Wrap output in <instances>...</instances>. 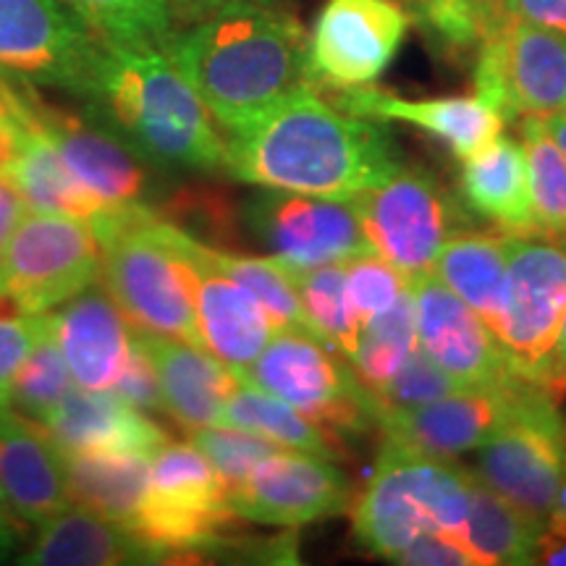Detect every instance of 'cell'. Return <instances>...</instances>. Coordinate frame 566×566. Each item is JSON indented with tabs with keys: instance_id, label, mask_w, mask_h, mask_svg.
<instances>
[{
	"instance_id": "obj_1",
	"label": "cell",
	"mask_w": 566,
	"mask_h": 566,
	"mask_svg": "<svg viewBox=\"0 0 566 566\" xmlns=\"http://www.w3.org/2000/svg\"><path fill=\"white\" fill-rule=\"evenodd\" d=\"M226 134V174L263 189L359 197L401 166L384 124L352 116L315 87Z\"/></svg>"
},
{
	"instance_id": "obj_2",
	"label": "cell",
	"mask_w": 566,
	"mask_h": 566,
	"mask_svg": "<svg viewBox=\"0 0 566 566\" xmlns=\"http://www.w3.org/2000/svg\"><path fill=\"white\" fill-rule=\"evenodd\" d=\"M166 53L223 132L315 87L310 38L300 19L275 0H231L176 32Z\"/></svg>"
},
{
	"instance_id": "obj_3",
	"label": "cell",
	"mask_w": 566,
	"mask_h": 566,
	"mask_svg": "<svg viewBox=\"0 0 566 566\" xmlns=\"http://www.w3.org/2000/svg\"><path fill=\"white\" fill-rule=\"evenodd\" d=\"M84 103L153 166L205 174L229 166L226 132L166 51L105 42Z\"/></svg>"
},
{
	"instance_id": "obj_4",
	"label": "cell",
	"mask_w": 566,
	"mask_h": 566,
	"mask_svg": "<svg viewBox=\"0 0 566 566\" xmlns=\"http://www.w3.org/2000/svg\"><path fill=\"white\" fill-rule=\"evenodd\" d=\"M90 229L101 244L103 286L134 328L202 346L176 226L150 205H126L111 208Z\"/></svg>"
},
{
	"instance_id": "obj_5",
	"label": "cell",
	"mask_w": 566,
	"mask_h": 566,
	"mask_svg": "<svg viewBox=\"0 0 566 566\" xmlns=\"http://www.w3.org/2000/svg\"><path fill=\"white\" fill-rule=\"evenodd\" d=\"M470 483L472 472L449 459L384 438L375 472L354 501V537L386 562H394L399 551L424 533L464 537Z\"/></svg>"
},
{
	"instance_id": "obj_6",
	"label": "cell",
	"mask_w": 566,
	"mask_h": 566,
	"mask_svg": "<svg viewBox=\"0 0 566 566\" xmlns=\"http://www.w3.org/2000/svg\"><path fill=\"white\" fill-rule=\"evenodd\" d=\"M229 488L197 446L166 441L150 459V491L134 535L158 564L229 554L237 520Z\"/></svg>"
},
{
	"instance_id": "obj_7",
	"label": "cell",
	"mask_w": 566,
	"mask_h": 566,
	"mask_svg": "<svg viewBox=\"0 0 566 566\" xmlns=\"http://www.w3.org/2000/svg\"><path fill=\"white\" fill-rule=\"evenodd\" d=\"M244 384L289 401L328 433H367L378 428V399L357 378L336 346L304 331H275Z\"/></svg>"
},
{
	"instance_id": "obj_8",
	"label": "cell",
	"mask_w": 566,
	"mask_h": 566,
	"mask_svg": "<svg viewBox=\"0 0 566 566\" xmlns=\"http://www.w3.org/2000/svg\"><path fill=\"white\" fill-rule=\"evenodd\" d=\"M564 315L566 244L541 233L509 237V302L499 342L516 375L551 391Z\"/></svg>"
},
{
	"instance_id": "obj_9",
	"label": "cell",
	"mask_w": 566,
	"mask_h": 566,
	"mask_svg": "<svg viewBox=\"0 0 566 566\" xmlns=\"http://www.w3.org/2000/svg\"><path fill=\"white\" fill-rule=\"evenodd\" d=\"M105 51L61 0H0V80L87 95Z\"/></svg>"
},
{
	"instance_id": "obj_10",
	"label": "cell",
	"mask_w": 566,
	"mask_h": 566,
	"mask_svg": "<svg viewBox=\"0 0 566 566\" xmlns=\"http://www.w3.org/2000/svg\"><path fill=\"white\" fill-rule=\"evenodd\" d=\"M101 279V244L90 223L27 212L0 254V294L27 313H53Z\"/></svg>"
},
{
	"instance_id": "obj_11",
	"label": "cell",
	"mask_w": 566,
	"mask_h": 566,
	"mask_svg": "<svg viewBox=\"0 0 566 566\" xmlns=\"http://www.w3.org/2000/svg\"><path fill=\"white\" fill-rule=\"evenodd\" d=\"M21 118L45 134L66 168L92 197L111 208L147 205L153 189L150 160L95 113L48 103L38 87L17 84Z\"/></svg>"
},
{
	"instance_id": "obj_12",
	"label": "cell",
	"mask_w": 566,
	"mask_h": 566,
	"mask_svg": "<svg viewBox=\"0 0 566 566\" xmlns=\"http://www.w3.org/2000/svg\"><path fill=\"white\" fill-rule=\"evenodd\" d=\"M244 221L254 242L294 271L349 263L373 252L357 197L265 189L250 197Z\"/></svg>"
},
{
	"instance_id": "obj_13",
	"label": "cell",
	"mask_w": 566,
	"mask_h": 566,
	"mask_svg": "<svg viewBox=\"0 0 566 566\" xmlns=\"http://www.w3.org/2000/svg\"><path fill=\"white\" fill-rule=\"evenodd\" d=\"M373 252L407 279L436 271L441 250L457 233L454 200L422 168L399 166L357 197Z\"/></svg>"
},
{
	"instance_id": "obj_14",
	"label": "cell",
	"mask_w": 566,
	"mask_h": 566,
	"mask_svg": "<svg viewBox=\"0 0 566 566\" xmlns=\"http://www.w3.org/2000/svg\"><path fill=\"white\" fill-rule=\"evenodd\" d=\"M543 394H551V388L512 375L501 384L462 388L422 407L380 409L378 428L396 443L451 459L491 441Z\"/></svg>"
},
{
	"instance_id": "obj_15",
	"label": "cell",
	"mask_w": 566,
	"mask_h": 566,
	"mask_svg": "<svg viewBox=\"0 0 566 566\" xmlns=\"http://www.w3.org/2000/svg\"><path fill=\"white\" fill-rule=\"evenodd\" d=\"M475 90L504 122L566 111V34L509 17L480 45Z\"/></svg>"
},
{
	"instance_id": "obj_16",
	"label": "cell",
	"mask_w": 566,
	"mask_h": 566,
	"mask_svg": "<svg viewBox=\"0 0 566 566\" xmlns=\"http://www.w3.org/2000/svg\"><path fill=\"white\" fill-rule=\"evenodd\" d=\"M412 17L396 0H328L310 34L315 90L373 84L396 59Z\"/></svg>"
},
{
	"instance_id": "obj_17",
	"label": "cell",
	"mask_w": 566,
	"mask_h": 566,
	"mask_svg": "<svg viewBox=\"0 0 566 566\" xmlns=\"http://www.w3.org/2000/svg\"><path fill=\"white\" fill-rule=\"evenodd\" d=\"M566 422L543 394L527 412L478 449L472 475L546 527L564 475Z\"/></svg>"
},
{
	"instance_id": "obj_18",
	"label": "cell",
	"mask_w": 566,
	"mask_h": 566,
	"mask_svg": "<svg viewBox=\"0 0 566 566\" xmlns=\"http://www.w3.org/2000/svg\"><path fill=\"white\" fill-rule=\"evenodd\" d=\"M229 499L242 520L296 530L346 512L352 488L334 459L279 449L254 467Z\"/></svg>"
},
{
	"instance_id": "obj_19",
	"label": "cell",
	"mask_w": 566,
	"mask_h": 566,
	"mask_svg": "<svg viewBox=\"0 0 566 566\" xmlns=\"http://www.w3.org/2000/svg\"><path fill=\"white\" fill-rule=\"evenodd\" d=\"M176 242L192 275L200 342L223 365L242 375L271 342L275 328L263 304L212 258V247L176 226Z\"/></svg>"
},
{
	"instance_id": "obj_20",
	"label": "cell",
	"mask_w": 566,
	"mask_h": 566,
	"mask_svg": "<svg viewBox=\"0 0 566 566\" xmlns=\"http://www.w3.org/2000/svg\"><path fill=\"white\" fill-rule=\"evenodd\" d=\"M412 281L417 346L464 388L493 386L516 375L488 323L433 273Z\"/></svg>"
},
{
	"instance_id": "obj_21",
	"label": "cell",
	"mask_w": 566,
	"mask_h": 566,
	"mask_svg": "<svg viewBox=\"0 0 566 566\" xmlns=\"http://www.w3.org/2000/svg\"><path fill=\"white\" fill-rule=\"evenodd\" d=\"M55 342L76 386L111 391L134 349L137 328L108 289L92 283L51 313Z\"/></svg>"
},
{
	"instance_id": "obj_22",
	"label": "cell",
	"mask_w": 566,
	"mask_h": 566,
	"mask_svg": "<svg viewBox=\"0 0 566 566\" xmlns=\"http://www.w3.org/2000/svg\"><path fill=\"white\" fill-rule=\"evenodd\" d=\"M0 491L19 520L42 525L71 506L66 462L59 446L30 417L0 405Z\"/></svg>"
},
{
	"instance_id": "obj_23",
	"label": "cell",
	"mask_w": 566,
	"mask_h": 566,
	"mask_svg": "<svg viewBox=\"0 0 566 566\" xmlns=\"http://www.w3.org/2000/svg\"><path fill=\"white\" fill-rule=\"evenodd\" d=\"M331 103L352 116L373 122H405L443 139L459 160L470 158L504 132V116L483 97H433V101H407L370 84L352 90H334Z\"/></svg>"
},
{
	"instance_id": "obj_24",
	"label": "cell",
	"mask_w": 566,
	"mask_h": 566,
	"mask_svg": "<svg viewBox=\"0 0 566 566\" xmlns=\"http://www.w3.org/2000/svg\"><path fill=\"white\" fill-rule=\"evenodd\" d=\"M61 454H147L171 441L147 412L113 391L74 386L42 424Z\"/></svg>"
},
{
	"instance_id": "obj_25",
	"label": "cell",
	"mask_w": 566,
	"mask_h": 566,
	"mask_svg": "<svg viewBox=\"0 0 566 566\" xmlns=\"http://www.w3.org/2000/svg\"><path fill=\"white\" fill-rule=\"evenodd\" d=\"M137 336L158 375L163 412L189 433L221 424L226 401L239 386L237 373L200 344L147 331Z\"/></svg>"
},
{
	"instance_id": "obj_26",
	"label": "cell",
	"mask_w": 566,
	"mask_h": 566,
	"mask_svg": "<svg viewBox=\"0 0 566 566\" xmlns=\"http://www.w3.org/2000/svg\"><path fill=\"white\" fill-rule=\"evenodd\" d=\"M459 192L467 208L499 226L509 237L537 233L527 155L520 142L499 137L464 158L459 171Z\"/></svg>"
},
{
	"instance_id": "obj_27",
	"label": "cell",
	"mask_w": 566,
	"mask_h": 566,
	"mask_svg": "<svg viewBox=\"0 0 566 566\" xmlns=\"http://www.w3.org/2000/svg\"><path fill=\"white\" fill-rule=\"evenodd\" d=\"M27 566H118L158 564V558L137 535L103 520L90 509H63L42 522L38 537L19 558Z\"/></svg>"
},
{
	"instance_id": "obj_28",
	"label": "cell",
	"mask_w": 566,
	"mask_h": 566,
	"mask_svg": "<svg viewBox=\"0 0 566 566\" xmlns=\"http://www.w3.org/2000/svg\"><path fill=\"white\" fill-rule=\"evenodd\" d=\"M436 275L499 338L509 302V233H454L438 254Z\"/></svg>"
},
{
	"instance_id": "obj_29",
	"label": "cell",
	"mask_w": 566,
	"mask_h": 566,
	"mask_svg": "<svg viewBox=\"0 0 566 566\" xmlns=\"http://www.w3.org/2000/svg\"><path fill=\"white\" fill-rule=\"evenodd\" d=\"M150 459L147 454H63L71 504L134 533L150 491Z\"/></svg>"
},
{
	"instance_id": "obj_30",
	"label": "cell",
	"mask_w": 566,
	"mask_h": 566,
	"mask_svg": "<svg viewBox=\"0 0 566 566\" xmlns=\"http://www.w3.org/2000/svg\"><path fill=\"white\" fill-rule=\"evenodd\" d=\"M24 124L27 137L17 163H13L9 181L17 187L27 210L55 212V216L76 218V221L95 226L111 210V205H103L97 197H92L71 176L66 163L61 160V155L51 145V139L38 126H32L27 118Z\"/></svg>"
},
{
	"instance_id": "obj_31",
	"label": "cell",
	"mask_w": 566,
	"mask_h": 566,
	"mask_svg": "<svg viewBox=\"0 0 566 566\" xmlns=\"http://www.w3.org/2000/svg\"><path fill=\"white\" fill-rule=\"evenodd\" d=\"M543 530L541 522L472 475L464 541L480 564H537Z\"/></svg>"
},
{
	"instance_id": "obj_32",
	"label": "cell",
	"mask_w": 566,
	"mask_h": 566,
	"mask_svg": "<svg viewBox=\"0 0 566 566\" xmlns=\"http://www.w3.org/2000/svg\"><path fill=\"white\" fill-rule=\"evenodd\" d=\"M221 424L250 430V433L263 436L283 449L325 459L336 457V443L328 438V430L304 417L289 401L263 391V388L244 384V380H239V386L226 401Z\"/></svg>"
},
{
	"instance_id": "obj_33",
	"label": "cell",
	"mask_w": 566,
	"mask_h": 566,
	"mask_svg": "<svg viewBox=\"0 0 566 566\" xmlns=\"http://www.w3.org/2000/svg\"><path fill=\"white\" fill-rule=\"evenodd\" d=\"M407 11L430 45L454 59L478 55L480 45L509 19L501 0H417Z\"/></svg>"
},
{
	"instance_id": "obj_34",
	"label": "cell",
	"mask_w": 566,
	"mask_h": 566,
	"mask_svg": "<svg viewBox=\"0 0 566 566\" xmlns=\"http://www.w3.org/2000/svg\"><path fill=\"white\" fill-rule=\"evenodd\" d=\"M97 38L118 48L166 51L176 27L166 0H61Z\"/></svg>"
},
{
	"instance_id": "obj_35",
	"label": "cell",
	"mask_w": 566,
	"mask_h": 566,
	"mask_svg": "<svg viewBox=\"0 0 566 566\" xmlns=\"http://www.w3.org/2000/svg\"><path fill=\"white\" fill-rule=\"evenodd\" d=\"M415 349L417 315L412 281H409V289L399 296V302L391 310H386L384 315L373 317V321L363 325L352 367L367 391L375 396L394 378V373L407 363V357Z\"/></svg>"
},
{
	"instance_id": "obj_36",
	"label": "cell",
	"mask_w": 566,
	"mask_h": 566,
	"mask_svg": "<svg viewBox=\"0 0 566 566\" xmlns=\"http://www.w3.org/2000/svg\"><path fill=\"white\" fill-rule=\"evenodd\" d=\"M292 271L296 292L302 296L304 313L313 323L315 334L336 346L346 359H354L359 346L363 325L354 313L349 300V286H346V263L307 268V271Z\"/></svg>"
},
{
	"instance_id": "obj_37",
	"label": "cell",
	"mask_w": 566,
	"mask_h": 566,
	"mask_svg": "<svg viewBox=\"0 0 566 566\" xmlns=\"http://www.w3.org/2000/svg\"><path fill=\"white\" fill-rule=\"evenodd\" d=\"M212 258L233 281L242 283L247 292L263 304L275 328L304 331V334L317 336L307 313H304L302 296L296 292L292 271L286 265L273 260L271 254L268 258H252V254L216 250V247H212Z\"/></svg>"
},
{
	"instance_id": "obj_38",
	"label": "cell",
	"mask_w": 566,
	"mask_h": 566,
	"mask_svg": "<svg viewBox=\"0 0 566 566\" xmlns=\"http://www.w3.org/2000/svg\"><path fill=\"white\" fill-rule=\"evenodd\" d=\"M525 134L530 197H533L535 226L541 237L566 239V155L543 129V122L525 116L522 124Z\"/></svg>"
},
{
	"instance_id": "obj_39",
	"label": "cell",
	"mask_w": 566,
	"mask_h": 566,
	"mask_svg": "<svg viewBox=\"0 0 566 566\" xmlns=\"http://www.w3.org/2000/svg\"><path fill=\"white\" fill-rule=\"evenodd\" d=\"M74 386L76 384L71 378L66 359H63L61 346L55 342L51 313H48L45 328H42L30 357L24 359L17 378H13L11 405L19 407V412L30 420L45 424Z\"/></svg>"
},
{
	"instance_id": "obj_40",
	"label": "cell",
	"mask_w": 566,
	"mask_h": 566,
	"mask_svg": "<svg viewBox=\"0 0 566 566\" xmlns=\"http://www.w3.org/2000/svg\"><path fill=\"white\" fill-rule=\"evenodd\" d=\"M192 443L210 459L216 467L218 475L223 478L229 493L237 488L250 472L271 457L273 451L283 449V446L268 441V438L250 433V430L231 428V424H210V428L195 430Z\"/></svg>"
},
{
	"instance_id": "obj_41",
	"label": "cell",
	"mask_w": 566,
	"mask_h": 566,
	"mask_svg": "<svg viewBox=\"0 0 566 566\" xmlns=\"http://www.w3.org/2000/svg\"><path fill=\"white\" fill-rule=\"evenodd\" d=\"M346 286L359 325L391 310L409 289V279L378 252L359 254L346 263Z\"/></svg>"
},
{
	"instance_id": "obj_42",
	"label": "cell",
	"mask_w": 566,
	"mask_h": 566,
	"mask_svg": "<svg viewBox=\"0 0 566 566\" xmlns=\"http://www.w3.org/2000/svg\"><path fill=\"white\" fill-rule=\"evenodd\" d=\"M462 388L457 378H451L417 346L407 363L394 373V378L375 394V399H378V412L380 409H412L462 391Z\"/></svg>"
},
{
	"instance_id": "obj_43",
	"label": "cell",
	"mask_w": 566,
	"mask_h": 566,
	"mask_svg": "<svg viewBox=\"0 0 566 566\" xmlns=\"http://www.w3.org/2000/svg\"><path fill=\"white\" fill-rule=\"evenodd\" d=\"M45 317L48 313H27L0 294V405H11L13 378L45 328Z\"/></svg>"
},
{
	"instance_id": "obj_44",
	"label": "cell",
	"mask_w": 566,
	"mask_h": 566,
	"mask_svg": "<svg viewBox=\"0 0 566 566\" xmlns=\"http://www.w3.org/2000/svg\"><path fill=\"white\" fill-rule=\"evenodd\" d=\"M111 391L122 396L126 405L142 409V412H163L158 375L153 370V363L150 357H147L145 346L139 344V336H134V349Z\"/></svg>"
},
{
	"instance_id": "obj_45",
	"label": "cell",
	"mask_w": 566,
	"mask_h": 566,
	"mask_svg": "<svg viewBox=\"0 0 566 566\" xmlns=\"http://www.w3.org/2000/svg\"><path fill=\"white\" fill-rule=\"evenodd\" d=\"M394 564L409 566H480L475 551L464 537L449 533H424L415 537L405 551L394 556Z\"/></svg>"
},
{
	"instance_id": "obj_46",
	"label": "cell",
	"mask_w": 566,
	"mask_h": 566,
	"mask_svg": "<svg viewBox=\"0 0 566 566\" xmlns=\"http://www.w3.org/2000/svg\"><path fill=\"white\" fill-rule=\"evenodd\" d=\"M537 564H566V438H564V475L558 485L554 512H551L546 530L537 546Z\"/></svg>"
},
{
	"instance_id": "obj_47",
	"label": "cell",
	"mask_w": 566,
	"mask_h": 566,
	"mask_svg": "<svg viewBox=\"0 0 566 566\" xmlns=\"http://www.w3.org/2000/svg\"><path fill=\"white\" fill-rule=\"evenodd\" d=\"M512 19L566 34V0H501Z\"/></svg>"
},
{
	"instance_id": "obj_48",
	"label": "cell",
	"mask_w": 566,
	"mask_h": 566,
	"mask_svg": "<svg viewBox=\"0 0 566 566\" xmlns=\"http://www.w3.org/2000/svg\"><path fill=\"white\" fill-rule=\"evenodd\" d=\"M27 216V205L9 179H0V254L9 244L11 233L17 231L21 218Z\"/></svg>"
},
{
	"instance_id": "obj_49",
	"label": "cell",
	"mask_w": 566,
	"mask_h": 566,
	"mask_svg": "<svg viewBox=\"0 0 566 566\" xmlns=\"http://www.w3.org/2000/svg\"><path fill=\"white\" fill-rule=\"evenodd\" d=\"M168 11H171L176 32L184 30V27H192L197 21L208 19L210 13L223 9L231 0H166Z\"/></svg>"
},
{
	"instance_id": "obj_50",
	"label": "cell",
	"mask_w": 566,
	"mask_h": 566,
	"mask_svg": "<svg viewBox=\"0 0 566 566\" xmlns=\"http://www.w3.org/2000/svg\"><path fill=\"white\" fill-rule=\"evenodd\" d=\"M541 122H543V129H546L551 134V139L558 145V150L566 155V111L541 118Z\"/></svg>"
},
{
	"instance_id": "obj_51",
	"label": "cell",
	"mask_w": 566,
	"mask_h": 566,
	"mask_svg": "<svg viewBox=\"0 0 566 566\" xmlns=\"http://www.w3.org/2000/svg\"><path fill=\"white\" fill-rule=\"evenodd\" d=\"M556 388H566V315H564V325H562V336H558L556 344Z\"/></svg>"
},
{
	"instance_id": "obj_52",
	"label": "cell",
	"mask_w": 566,
	"mask_h": 566,
	"mask_svg": "<svg viewBox=\"0 0 566 566\" xmlns=\"http://www.w3.org/2000/svg\"><path fill=\"white\" fill-rule=\"evenodd\" d=\"M13 543H17V537H13V527H11V522L6 520V514H3V512H0V562H3L6 556H11Z\"/></svg>"
},
{
	"instance_id": "obj_53",
	"label": "cell",
	"mask_w": 566,
	"mask_h": 566,
	"mask_svg": "<svg viewBox=\"0 0 566 566\" xmlns=\"http://www.w3.org/2000/svg\"><path fill=\"white\" fill-rule=\"evenodd\" d=\"M13 111H17V87H13V82L0 80V116Z\"/></svg>"
},
{
	"instance_id": "obj_54",
	"label": "cell",
	"mask_w": 566,
	"mask_h": 566,
	"mask_svg": "<svg viewBox=\"0 0 566 566\" xmlns=\"http://www.w3.org/2000/svg\"><path fill=\"white\" fill-rule=\"evenodd\" d=\"M396 3H405V9H412L417 0H396Z\"/></svg>"
},
{
	"instance_id": "obj_55",
	"label": "cell",
	"mask_w": 566,
	"mask_h": 566,
	"mask_svg": "<svg viewBox=\"0 0 566 566\" xmlns=\"http://www.w3.org/2000/svg\"><path fill=\"white\" fill-rule=\"evenodd\" d=\"M0 506H6V504H3V491H0Z\"/></svg>"
}]
</instances>
